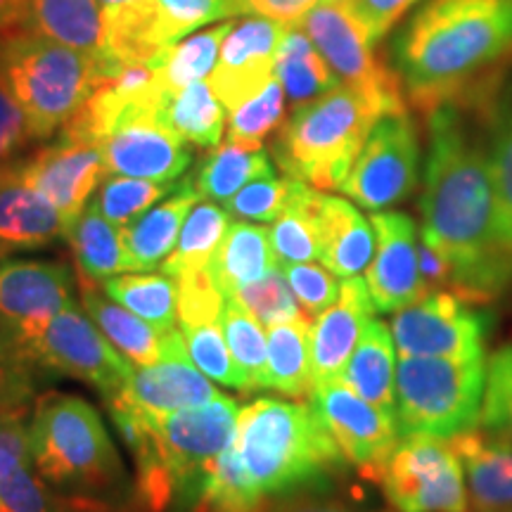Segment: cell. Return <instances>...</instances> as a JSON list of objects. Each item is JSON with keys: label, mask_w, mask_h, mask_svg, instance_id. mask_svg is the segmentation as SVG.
<instances>
[{"label": "cell", "mask_w": 512, "mask_h": 512, "mask_svg": "<svg viewBox=\"0 0 512 512\" xmlns=\"http://www.w3.org/2000/svg\"><path fill=\"white\" fill-rule=\"evenodd\" d=\"M230 228V214L211 200L197 202L185 219L174 252L164 259L159 271L176 278L183 271H200L209 268L221 240Z\"/></svg>", "instance_id": "f35d334b"}, {"label": "cell", "mask_w": 512, "mask_h": 512, "mask_svg": "<svg viewBox=\"0 0 512 512\" xmlns=\"http://www.w3.org/2000/svg\"><path fill=\"white\" fill-rule=\"evenodd\" d=\"M392 335L399 356H486L491 313L451 290L427 292L420 302L396 311Z\"/></svg>", "instance_id": "7c38bea8"}, {"label": "cell", "mask_w": 512, "mask_h": 512, "mask_svg": "<svg viewBox=\"0 0 512 512\" xmlns=\"http://www.w3.org/2000/svg\"><path fill=\"white\" fill-rule=\"evenodd\" d=\"M0 512H60V503L29 465H22L0 477Z\"/></svg>", "instance_id": "f907efd6"}, {"label": "cell", "mask_w": 512, "mask_h": 512, "mask_svg": "<svg viewBox=\"0 0 512 512\" xmlns=\"http://www.w3.org/2000/svg\"><path fill=\"white\" fill-rule=\"evenodd\" d=\"M24 29L95 60L105 55V19L98 0H27Z\"/></svg>", "instance_id": "4316f807"}, {"label": "cell", "mask_w": 512, "mask_h": 512, "mask_svg": "<svg viewBox=\"0 0 512 512\" xmlns=\"http://www.w3.org/2000/svg\"><path fill=\"white\" fill-rule=\"evenodd\" d=\"M375 256L368 266V290L377 313H396L427 294L420 273V233L403 211H373Z\"/></svg>", "instance_id": "e0dca14e"}, {"label": "cell", "mask_w": 512, "mask_h": 512, "mask_svg": "<svg viewBox=\"0 0 512 512\" xmlns=\"http://www.w3.org/2000/svg\"><path fill=\"white\" fill-rule=\"evenodd\" d=\"M174 183H155L143 181V178L131 176H112L105 178L95 197L100 214L107 221H112L117 228H126L138 216H143L147 209H152L164 195L174 190Z\"/></svg>", "instance_id": "7bdbcfd3"}, {"label": "cell", "mask_w": 512, "mask_h": 512, "mask_svg": "<svg viewBox=\"0 0 512 512\" xmlns=\"http://www.w3.org/2000/svg\"><path fill=\"white\" fill-rule=\"evenodd\" d=\"M178 292V323L216 325L226 309V297L216 287L209 268L183 271L174 278Z\"/></svg>", "instance_id": "c3c4849f"}, {"label": "cell", "mask_w": 512, "mask_h": 512, "mask_svg": "<svg viewBox=\"0 0 512 512\" xmlns=\"http://www.w3.org/2000/svg\"><path fill=\"white\" fill-rule=\"evenodd\" d=\"M297 27L309 34L339 83L363 95L380 112V117L408 112L399 76L377 60L375 43L370 41L356 15L354 0H332L318 5Z\"/></svg>", "instance_id": "9c48e42d"}, {"label": "cell", "mask_w": 512, "mask_h": 512, "mask_svg": "<svg viewBox=\"0 0 512 512\" xmlns=\"http://www.w3.org/2000/svg\"><path fill=\"white\" fill-rule=\"evenodd\" d=\"M12 356L27 368L38 366L91 384L107 401L124 392L133 373V363L126 361L93 318L83 316L74 304L48 318Z\"/></svg>", "instance_id": "ba28073f"}, {"label": "cell", "mask_w": 512, "mask_h": 512, "mask_svg": "<svg viewBox=\"0 0 512 512\" xmlns=\"http://www.w3.org/2000/svg\"><path fill=\"white\" fill-rule=\"evenodd\" d=\"M31 140L27 117L10 86L0 76V166L15 162V157Z\"/></svg>", "instance_id": "816d5d0a"}, {"label": "cell", "mask_w": 512, "mask_h": 512, "mask_svg": "<svg viewBox=\"0 0 512 512\" xmlns=\"http://www.w3.org/2000/svg\"><path fill=\"white\" fill-rule=\"evenodd\" d=\"M299 183L302 181H297V178H275V174L256 178L240 192H235L228 202H223V209L238 219L275 221L290 207Z\"/></svg>", "instance_id": "7dc6e473"}, {"label": "cell", "mask_w": 512, "mask_h": 512, "mask_svg": "<svg viewBox=\"0 0 512 512\" xmlns=\"http://www.w3.org/2000/svg\"><path fill=\"white\" fill-rule=\"evenodd\" d=\"M422 3L425 0H354V8L370 41L377 46L408 12Z\"/></svg>", "instance_id": "db71d44e"}, {"label": "cell", "mask_w": 512, "mask_h": 512, "mask_svg": "<svg viewBox=\"0 0 512 512\" xmlns=\"http://www.w3.org/2000/svg\"><path fill=\"white\" fill-rule=\"evenodd\" d=\"M486 152L494 181L498 228L505 247L512 252V79L494 93V98L489 95Z\"/></svg>", "instance_id": "836d02e7"}, {"label": "cell", "mask_w": 512, "mask_h": 512, "mask_svg": "<svg viewBox=\"0 0 512 512\" xmlns=\"http://www.w3.org/2000/svg\"><path fill=\"white\" fill-rule=\"evenodd\" d=\"M100 60L22 29L0 38V76L22 107L31 140H46L93 93Z\"/></svg>", "instance_id": "5b68a950"}, {"label": "cell", "mask_w": 512, "mask_h": 512, "mask_svg": "<svg viewBox=\"0 0 512 512\" xmlns=\"http://www.w3.org/2000/svg\"><path fill=\"white\" fill-rule=\"evenodd\" d=\"M320 261L337 278L368 271L375 256V228L349 200L325 195L318 204Z\"/></svg>", "instance_id": "d4e9b609"}, {"label": "cell", "mask_w": 512, "mask_h": 512, "mask_svg": "<svg viewBox=\"0 0 512 512\" xmlns=\"http://www.w3.org/2000/svg\"><path fill=\"white\" fill-rule=\"evenodd\" d=\"M235 448L266 501L325 489L349 465L311 403H247L238 415Z\"/></svg>", "instance_id": "3957f363"}, {"label": "cell", "mask_w": 512, "mask_h": 512, "mask_svg": "<svg viewBox=\"0 0 512 512\" xmlns=\"http://www.w3.org/2000/svg\"><path fill=\"white\" fill-rule=\"evenodd\" d=\"M273 174L271 155L264 147L261 150H247V147L223 143L216 145L202 159L190 178L202 200L228 202L235 192H240L256 178Z\"/></svg>", "instance_id": "d6a6232c"}, {"label": "cell", "mask_w": 512, "mask_h": 512, "mask_svg": "<svg viewBox=\"0 0 512 512\" xmlns=\"http://www.w3.org/2000/svg\"><path fill=\"white\" fill-rule=\"evenodd\" d=\"M420 176V140L408 112L384 114L370 128L342 192L368 211L392 209L413 195Z\"/></svg>", "instance_id": "4fadbf2b"}, {"label": "cell", "mask_w": 512, "mask_h": 512, "mask_svg": "<svg viewBox=\"0 0 512 512\" xmlns=\"http://www.w3.org/2000/svg\"><path fill=\"white\" fill-rule=\"evenodd\" d=\"M29 441L38 475L62 489L105 491L124 479L105 422L81 396L43 394L31 415Z\"/></svg>", "instance_id": "8992f818"}, {"label": "cell", "mask_w": 512, "mask_h": 512, "mask_svg": "<svg viewBox=\"0 0 512 512\" xmlns=\"http://www.w3.org/2000/svg\"><path fill=\"white\" fill-rule=\"evenodd\" d=\"M230 29H233V22L214 24V27L185 36L183 41L164 48L157 55L159 86H162L166 98L188 88L190 83L204 81L214 72L216 60H219L221 53V43Z\"/></svg>", "instance_id": "d590c367"}, {"label": "cell", "mask_w": 512, "mask_h": 512, "mask_svg": "<svg viewBox=\"0 0 512 512\" xmlns=\"http://www.w3.org/2000/svg\"><path fill=\"white\" fill-rule=\"evenodd\" d=\"M238 415V401L223 394L221 399L202 406L150 420L155 425L159 451L174 479V501L183 510H192L216 460L228 446H233Z\"/></svg>", "instance_id": "30bf717a"}, {"label": "cell", "mask_w": 512, "mask_h": 512, "mask_svg": "<svg viewBox=\"0 0 512 512\" xmlns=\"http://www.w3.org/2000/svg\"><path fill=\"white\" fill-rule=\"evenodd\" d=\"M159 117L185 143L197 147L221 145L226 133V107L216 98L209 81L190 83L188 88L166 98Z\"/></svg>", "instance_id": "e575fe53"}, {"label": "cell", "mask_w": 512, "mask_h": 512, "mask_svg": "<svg viewBox=\"0 0 512 512\" xmlns=\"http://www.w3.org/2000/svg\"><path fill=\"white\" fill-rule=\"evenodd\" d=\"M285 100L287 95L283 86L273 76L264 91H259L254 98L242 102L240 107L230 112L226 143L247 147V150H261L264 140L275 128L283 126Z\"/></svg>", "instance_id": "b9f144b4"}, {"label": "cell", "mask_w": 512, "mask_h": 512, "mask_svg": "<svg viewBox=\"0 0 512 512\" xmlns=\"http://www.w3.org/2000/svg\"><path fill=\"white\" fill-rule=\"evenodd\" d=\"M31 463L27 411L0 413V477Z\"/></svg>", "instance_id": "f5cc1de1"}, {"label": "cell", "mask_w": 512, "mask_h": 512, "mask_svg": "<svg viewBox=\"0 0 512 512\" xmlns=\"http://www.w3.org/2000/svg\"><path fill=\"white\" fill-rule=\"evenodd\" d=\"M200 192L192 185V178H185L169 192V197L147 209L143 216L121 228V240L128 256L131 271H152L162 266L164 259L174 252L178 235L188 214L200 202Z\"/></svg>", "instance_id": "cb8c5ba5"}, {"label": "cell", "mask_w": 512, "mask_h": 512, "mask_svg": "<svg viewBox=\"0 0 512 512\" xmlns=\"http://www.w3.org/2000/svg\"><path fill=\"white\" fill-rule=\"evenodd\" d=\"M62 235L60 211L24 181L19 162L0 166V256L48 247Z\"/></svg>", "instance_id": "7402d4cb"}, {"label": "cell", "mask_w": 512, "mask_h": 512, "mask_svg": "<svg viewBox=\"0 0 512 512\" xmlns=\"http://www.w3.org/2000/svg\"><path fill=\"white\" fill-rule=\"evenodd\" d=\"M311 316H299L266 328L268 337V377L287 399H309L313 389L311 373Z\"/></svg>", "instance_id": "4dcf8cb0"}, {"label": "cell", "mask_w": 512, "mask_h": 512, "mask_svg": "<svg viewBox=\"0 0 512 512\" xmlns=\"http://www.w3.org/2000/svg\"><path fill=\"white\" fill-rule=\"evenodd\" d=\"M420 211V238L451 264V292L484 306L512 283V252L498 228L486 136L463 102H444L427 112Z\"/></svg>", "instance_id": "6da1fadb"}, {"label": "cell", "mask_w": 512, "mask_h": 512, "mask_svg": "<svg viewBox=\"0 0 512 512\" xmlns=\"http://www.w3.org/2000/svg\"><path fill=\"white\" fill-rule=\"evenodd\" d=\"M19 171L31 188L60 211L64 228L86 209L88 197L107 176L100 145L67 136H57L53 145L22 159Z\"/></svg>", "instance_id": "d6986e66"}, {"label": "cell", "mask_w": 512, "mask_h": 512, "mask_svg": "<svg viewBox=\"0 0 512 512\" xmlns=\"http://www.w3.org/2000/svg\"><path fill=\"white\" fill-rule=\"evenodd\" d=\"M228 299L240 304L264 328L304 316L302 306H299L297 297H294L292 287L287 283V275L280 266L273 268L271 273H266L264 278L238 287Z\"/></svg>", "instance_id": "ee69618b"}, {"label": "cell", "mask_w": 512, "mask_h": 512, "mask_svg": "<svg viewBox=\"0 0 512 512\" xmlns=\"http://www.w3.org/2000/svg\"><path fill=\"white\" fill-rule=\"evenodd\" d=\"M380 486L396 512H470L463 465L448 439L401 437Z\"/></svg>", "instance_id": "8fae6325"}, {"label": "cell", "mask_w": 512, "mask_h": 512, "mask_svg": "<svg viewBox=\"0 0 512 512\" xmlns=\"http://www.w3.org/2000/svg\"><path fill=\"white\" fill-rule=\"evenodd\" d=\"M448 444L463 465L470 512H512V441L475 427Z\"/></svg>", "instance_id": "603a6c76"}, {"label": "cell", "mask_w": 512, "mask_h": 512, "mask_svg": "<svg viewBox=\"0 0 512 512\" xmlns=\"http://www.w3.org/2000/svg\"><path fill=\"white\" fill-rule=\"evenodd\" d=\"M309 403L344 460L366 479L380 482L384 465L401 439L396 415L363 399L342 377L313 384Z\"/></svg>", "instance_id": "5bb4252c"}, {"label": "cell", "mask_w": 512, "mask_h": 512, "mask_svg": "<svg viewBox=\"0 0 512 512\" xmlns=\"http://www.w3.org/2000/svg\"><path fill=\"white\" fill-rule=\"evenodd\" d=\"M107 174L176 183L192 162L190 143L164 124L159 112L126 117L100 140Z\"/></svg>", "instance_id": "2e32d148"}, {"label": "cell", "mask_w": 512, "mask_h": 512, "mask_svg": "<svg viewBox=\"0 0 512 512\" xmlns=\"http://www.w3.org/2000/svg\"><path fill=\"white\" fill-rule=\"evenodd\" d=\"M259 512H356L349 510L347 505L325 501L316 496V491H297V494L275 496L261 505Z\"/></svg>", "instance_id": "6f0895ef"}, {"label": "cell", "mask_w": 512, "mask_h": 512, "mask_svg": "<svg viewBox=\"0 0 512 512\" xmlns=\"http://www.w3.org/2000/svg\"><path fill=\"white\" fill-rule=\"evenodd\" d=\"M489 356H401L396 363L399 437L453 439L482 420Z\"/></svg>", "instance_id": "52a82bcc"}, {"label": "cell", "mask_w": 512, "mask_h": 512, "mask_svg": "<svg viewBox=\"0 0 512 512\" xmlns=\"http://www.w3.org/2000/svg\"><path fill=\"white\" fill-rule=\"evenodd\" d=\"M280 268L285 271L287 283H290L294 297H297L306 316L318 318L320 313L328 311L337 302L342 283L325 266H316L311 261V264H292Z\"/></svg>", "instance_id": "681fc988"}, {"label": "cell", "mask_w": 512, "mask_h": 512, "mask_svg": "<svg viewBox=\"0 0 512 512\" xmlns=\"http://www.w3.org/2000/svg\"><path fill=\"white\" fill-rule=\"evenodd\" d=\"M221 330L226 335L228 349L247 380V392L268 389V337L266 328L249 316L240 304L226 299L221 316Z\"/></svg>", "instance_id": "60d3db41"}, {"label": "cell", "mask_w": 512, "mask_h": 512, "mask_svg": "<svg viewBox=\"0 0 512 512\" xmlns=\"http://www.w3.org/2000/svg\"><path fill=\"white\" fill-rule=\"evenodd\" d=\"M285 31V24L273 19L247 17L240 24H233L228 36L223 38L209 83L228 112L264 91L266 83L273 79L275 55Z\"/></svg>", "instance_id": "ffe728a7"}, {"label": "cell", "mask_w": 512, "mask_h": 512, "mask_svg": "<svg viewBox=\"0 0 512 512\" xmlns=\"http://www.w3.org/2000/svg\"><path fill=\"white\" fill-rule=\"evenodd\" d=\"M377 119L380 112L363 95L339 83L294 107L273 140V159L285 176L311 188L342 190Z\"/></svg>", "instance_id": "277c9868"}, {"label": "cell", "mask_w": 512, "mask_h": 512, "mask_svg": "<svg viewBox=\"0 0 512 512\" xmlns=\"http://www.w3.org/2000/svg\"><path fill=\"white\" fill-rule=\"evenodd\" d=\"M273 268H278V259L271 247V228L247 221L230 223L209 264L211 278L226 299L238 287L264 278Z\"/></svg>", "instance_id": "f1b7e54d"}, {"label": "cell", "mask_w": 512, "mask_h": 512, "mask_svg": "<svg viewBox=\"0 0 512 512\" xmlns=\"http://www.w3.org/2000/svg\"><path fill=\"white\" fill-rule=\"evenodd\" d=\"M76 287L83 309L126 361H131L133 366H152L164 356V332L152 328L147 320L138 318L126 306L112 302L98 280L76 271Z\"/></svg>", "instance_id": "484cf974"}, {"label": "cell", "mask_w": 512, "mask_h": 512, "mask_svg": "<svg viewBox=\"0 0 512 512\" xmlns=\"http://www.w3.org/2000/svg\"><path fill=\"white\" fill-rule=\"evenodd\" d=\"M320 197H323V190L299 183L290 207L275 219L271 228V247L278 266L311 264L320 259Z\"/></svg>", "instance_id": "8d00e7d4"}, {"label": "cell", "mask_w": 512, "mask_h": 512, "mask_svg": "<svg viewBox=\"0 0 512 512\" xmlns=\"http://www.w3.org/2000/svg\"><path fill=\"white\" fill-rule=\"evenodd\" d=\"M512 57V0H425L392 38V69L422 112L463 95Z\"/></svg>", "instance_id": "7a4b0ae2"}, {"label": "cell", "mask_w": 512, "mask_h": 512, "mask_svg": "<svg viewBox=\"0 0 512 512\" xmlns=\"http://www.w3.org/2000/svg\"><path fill=\"white\" fill-rule=\"evenodd\" d=\"M27 27V0H0V38Z\"/></svg>", "instance_id": "680465c9"}, {"label": "cell", "mask_w": 512, "mask_h": 512, "mask_svg": "<svg viewBox=\"0 0 512 512\" xmlns=\"http://www.w3.org/2000/svg\"><path fill=\"white\" fill-rule=\"evenodd\" d=\"M29 370L0 344V413L27 411L34 396Z\"/></svg>", "instance_id": "11a10c76"}, {"label": "cell", "mask_w": 512, "mask_h": 512, "mask_svg": "<svg viewBox=\"0 0 512 512\" xmlns=\"http://www.w3.org/2000/svg\"><path fill=\"white\" fill-rule=\"evenodd\" d=\"M325 3L332 0H233V10L235 15L264 17L285 27H297L311 10Z\"/></svg>", "instance_id": "9f6ffc18"}, {"label": "cell", "mask_w": 512, "mask_h": 512, "mask_svg": "<svg viewBox=\"0 0 512 512\" xmlns=\"http://www.w3.org/2000/svg\"><path fill=\"white\" fill-rule=\"evenodd\" d=\"M76 273L62 261L12 259L0 264V344L15 354L24 339L74 304ZM19 361V358H17Z\"/></svg>", "instance_id": "9a60e30c"}, {"label": "cell", "mask_w": 512, "mask_h": 512, "mask_svg": "<svg viewBox=\"0 0 512 512\" xmlns=\"http://www.w3.org/2000/svg\"><path fill=\"white\" fill-rule=\"evenodd\" d=\"M105 292L159 332L178 328V292L166 273H126L107 278Z\"/></svg>", "instance_id": "74e56055"}, {"label": "cell", "mask_w": 512, "mask_h": 512, "mask_svg": "<svg viewBox=\"0 0 512 512\" xmlns=\"http://www.w3.org/2000/svg\"><path fill=\"white\" fill-rule=\"evenodd\" d=\"M482 427L505 441H512V342L489 356L482 403Z\"/></svg>", "instance_id": "bcb514c9"}, {"label": "cell", "mask_w": 512, "mask_h": 512, "mask_svg": "<svg viewBox=\"0 0 512 512\" xmlns=\"http://www.w3.org/2000/svg\"><path fill=\"white\" fill-rule=\"evenodd\" d=\"M375 313L377 309L366 280L358 275L344 278L337 302L311 323L313 384L342 377L363 328L370 318H375Z\"/></svg>", "instance_id": "44dd1931"}, {"label": "cell", "mask_w": 512, "mask_h": 512, "mask_svg": "<svg viewBox=\"0 0 512 512\" xmlns=\"http://www.w3.org/2000/svg\"><path fill=\"white\" fill-rule=\"evenodd\" d=\"M275 79L294 107L339 86V79L302 27H287L275 55Z\"/></svg>", "instance_id": "1f68e13d"}, {"label": "cell", "mask_w": 512, "mask_h": 512, "mask_svg": "<svg viewBox=\"0 0 512 512\" xmlns=\"http://www.w3.org/2000/svg\"><path fill=\"white\" fill-rule=\"evenodd\" d=\"M342 380L363 399L394 413L396 406V342L392 328L370 318L351 354ZM396 415V413H394Z\"/></svg>", "instance_id": "83f0119b"}, {"label": "cell", "mask_w": 512, "mask_h": 512, "mask_svg": "<svg viewBox=\"0 0 512 512\" xmlns=\"http://www.w3.org/2000/svg\"><path fill=\"white\" fill-rule=\"evenodd\" d=\"M121 399L147 420L221 399L219 389L192 363L181 330L164 332V356L152 366H133Z\"/></svg>", "instance_id": "ac0fdd59"}, {"label": "cell", "mask_w": 512, "mask_h": 512, "mask_svg": "<svg viewBox=\"0 0 512 512\" xmlns=\"http://www.w3.org/2000/svg\"><path fill=\"white\" fill-rule=\"evenodd\" d=\"M235 17L233 0H152L147 50L152 55L183 41L207 24Z\"/></svg>", "instance_id": "ab89813d"}, {"label": "cell", "mask_w": 512, "mask_h": 512, "mask_svg": "<svg viewBox=\"0 0 512 512\" xmlns=\"http://www.w3.org/2000/svg\"><path fill=\"white\" fill-rule=\"evenodd\" d=\"M185 349L197 368L223 387L247 394V380L230 354L226 335L219 325H181Z\"/></svg>", "instance_id": "f6af8a7d"}, {"label": "cell", "mask_w": 512, "mask_h": 512, "mask_svg": "<svg viewBox=\"0 0 512 512\" xmlns=\"http://www.w3.org/2000/svg\"><path fill=\"white\" fill-rule=\"evenodd\" d=\"M64 240L72 247L76 271L105 283L128 268V256L121 240V230L100 214L98 204L91 202L76 219L64 228Z\"/></svg>", "instance_id": "f546056e"}]
</instances>
